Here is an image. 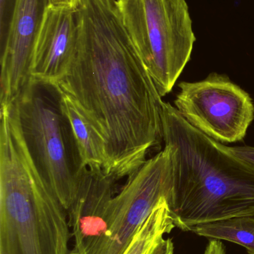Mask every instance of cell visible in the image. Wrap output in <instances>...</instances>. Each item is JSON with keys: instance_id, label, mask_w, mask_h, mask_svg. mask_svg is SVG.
<instances>
[{"instance_id": "6da1fadb", "label": "cell", "mask_w": 254, "mask_h": 254, "mask_svg": "<svg viewBox=\"0 0 254 254\" xmlns=\"http://www.w3.org/2000/svg\"><path fill=\"white\" fill-rule=\"evenodd\" d=\"M79 40L56 83L105 141L106 173L128 177L163 139L164 101L122 20L117 0H82Z\"/></svg>"}, {"instance_id": "7a4b0ae2", "label": "cell", "mask_w": 254, "mask_h": 254, "mask_svg": "<svg viewBox=\"0 0 254 254\" xmlns=\"http://www.w3.org/2000/svg\"><path fill=\"white\" fill-rule=\"evenodd\" d=\"M163 140L170 151L167 204L176 228L254 216V168L189 125L164 102Z\"/></svg>"}, {"instance_id": "3957f363", "label": "cell", "mask_w": 254, "mask_h": 254, "mask_svg": "<svg viewBox=\"0 0 254 254\" xmlns=\"http://www.w3.org/2000/svg\"><path fill=\"white\" fill-rule=\"evenodd\" d=\"M0 118V254H72L67 210L39 174L15 112Z\"/></svg>"}, {"instance_id": "277c9868", "label": "cell", "mask_w": 254, "mask_h": 254, "mask_svg": "<svg viewBox=\"0 0 254 254\" xmlns=\"http://www.w3.org/2000/svg\"><path fill=\"white\" fill-rule=\"evenodd\" d=\"M24 142L39 174L68 210L85 167L56 83L31 77L13 101Z\"/></svg>"}, {"instance_id": "5b68a950", "label": "cell", "mask_w": 254, "mask_h": 254, "mask_svg": "<svg viewBox=\"0 0 254 254\" xmlns=\"http://www.w3.org/2000/svg\"><path fill=\"white\" fill-rule=\"evenodd\" d=\"M124 25L161 97L190 60L195 38L185 0H117Z\"/></svg>"}, {"instance_id": "8992f818", "label": "cell", "mask_w": 254, "mask_h": 254, "mask_svg": "<svg viewBox=\"0 0 254 254\" xmlns=\"http://www.w3.org/2000/svg\"><path fill=\"white\" fill-rule=\"evenodd\" d=\"M178 86L174 104L189 125L216 141L234 143L244 138L254 119L253 101L246 91L216 73Z\"/></svg>"}, {"instance_id": "52a82bcc", "label": "cell", "mask_w": 254, "mask_h": 254, "mask_svg": "<svg viewBox=\"0 0 254 254\" xmlns=\"http://www.w3.org/2000/svg\"><path fill=\"white\" fill-rule=\"evenodd\" d=\"M171 185V158L167 146L128 176L110 204L107 234L88 254H123L154 209L167 199Z\"/></svg>"}, {"instance_id": "ba28073f", "label": "cell", "mask_w": 254, "mask_h": 254, "mask_svg": "<svg viewBox=\"0 0 254 254\" xmlns=\"http://www.w3.org/2000/svg\"><path fill=\"white\" fill-rule=\"evenodd\" d=\"M49 0H16L5 44L0 49L1 105L13 103L31 79L37 37Z\"/></svg>"}, {"instance_id": "9c48e42d", "label": "cell", "mask_w": 254, "mask_h": 254, "mask_svg": "<svg viewBox=\"0 0 254 254\" xmlns=\"http://www.w3.org/2000/svg\"><path fill=\"white\" fill-rule=\"evenodd\" d=\"M114 177L102 169L85 167L77 195L68 213L74 246L72 254H88L107 234Z\"/></svg>"}, {"instance_id": "30bf717a", "label": "cell", "mask_w": 254, "mask_h": 254, "mask_svg": "<svg viewBox=\"0 0 254 254\" xmlns=\"http://www.w3.org/2000/svg\"><path fill=\"white\" fill-rule=\"evenodd\" d=\"M78 9L48 6L37 37L31 77L57 83L67 74L79 40Z\"/></svg>"}, {"instance_id": "8fae6325", "label": "cell", "mask_w": 254, "mask_h": 254, "mask_svg": "<svg viewBox=\"0 0 254 254\" xmlns=\"http://www.w3.org/2000/svg\"><path fill=\"white\" fill-rule=\"evenodd\" d=\"M61 92L63 109L70 121L84 164L88 168L105 170L107 157L104 138L79 104Z\"/></svg>"}, {"instance_id": "7c38bea8", "label": "cell", "mask_w": 254, "mask_h": 254, "mask_svg": "<svg viewBox=\"0 0 254 254\" xmlns=\"http://www.w3.org/2000/svg\"><path fill=\"white\" fill-rule=\"evenodd\" d=\"M166 198L142 225L123 254H154L166 234L175 228Z\"/></svg>"}, {"instance_id": "4fadbf2b", "label": "cell", "mask_w": 254, "mask_h": 254, "mask_svg": "<svg viewBox=\"0 0 254 254\" xmlns=\"http://www.w3.org/2000/svg\"><path fill=\"white\" fill-rule=\"evenodd\" d=\"M197 235L212 240H225L243 246L254 254V216H240L195 225Z\"/></svg>"}, {"instance_id": "5bb4252c", "label": "cell", "mask_w": 254, "mask_h": 254, "mask_svg": "<svg viewBox=\"0 0 254 254\" xmlns=\"http://www.w3.org/2000/svg\"><path fill=\"white\" fill-rule=\"evenodd\" d=\"M16 2V0H0V49L7 40Z\"/></svg>"}, {"instance_id": "9a60e30c", "label": "cell", "mask_w": 254, "mask_h": 254, "mask_svg": "<svg viewBox=\"0 0 254 254\" xmlns=\"http://www.w3.org/2000/svg\"><path fill=\"white\" fill-rule=\"evenodd\" d=\"M227 149L234 156L254 168V147H251V146L229 147V146H227Z\"/></svg>"}, {"instance_id": "2e32d148", "label": "cell", "mask_w": 254, "mask_h": 254, "mask_svg": "<svg viewBox=\"0 0 254 254\" xmlns=\"http://www.w3.org/2000/svg\"><path fill=\"white\" fill-rule=\"evenodd\" d=\"M204 254H226L225 246L220 240H210L206 248Z\"/></svg>"}, {"instance_id": "e0dca14e", "label": "cell", "mask_w": 254, "mask_h": 254, "mask_svg": "<svg viewBox=\"0 0 254 254\" xmlns=\"http://www.w3.org/2000/svg\"><path fill=\"white\" fill-rule=\"evenodd\" d=\"M174 243L171 239L164 238L160 243L154 254H174Z\"/></svg>"}, {"instance_id": "ac0fdd59", "label": "cell", "mask_w": 254, "mask_h": 254, "mask_svg": "<svg viewBox=\"0 0 254 254\" xmlns=\"http://www.w3.org/2000/svg\"><path fill=\"white\" fill-rule=\"evenodd\" d=\"M82 0H49V5L79 9Z\"/></svg>"}]
</instances>
